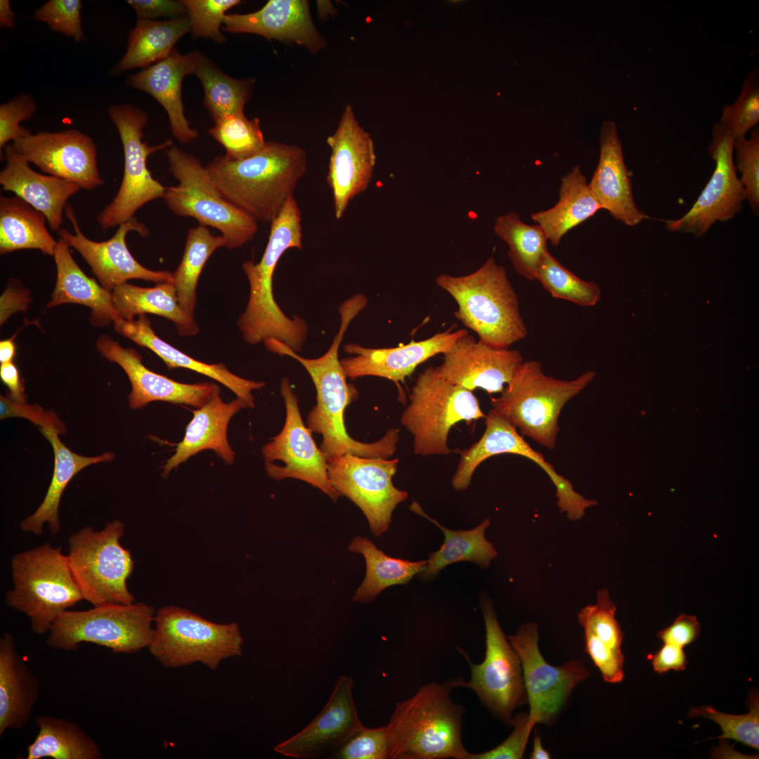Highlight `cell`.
Listing matches in <instances>:
<instances>
[{
	"label": "cell",
	"instance_id": "cell-3",
	"mask_svg": "<svg viewBox=\"0 0 759 759\" xmlns=\"http://www.w3.org/2000/svg\"><path fill=\"white\" fill-rule=\"evenodd\" d=\"M301 214L294 195L289 197L277 218L271 223L268 241L261 260L246 261L242 270L249 284V297L238 326L245 342L258 344L275 339L295 352L299 351L308 335V325L297 316L288 318L275 301L273 278L284 252L302 248Z\"/></svg>",
	"mask_w": 759,
	"mask_h": 759
},
{
	"label": "cell",
	"instance_id": "cell-26",
	"mask_svg": "<svg viewBox=\"0 0 759 759\" xmlns=\"http://www.w3.org/2000/svg\"><path fill=\"white\" fill-rule=\"evenodd\" d=\"M486 429L480 439L469 449L472 459L481 464L487 458L502 453H512L530 459L550 477L556 488L557 507L572 521L580 519L585 510L597 502L577 493L571 481L558 474L543 454L535 450L517 429L492 409L486 415Z\"/></svg>",
	"mask_w": 759,
	"mask_h": 759
},
{
	"label": "cell",
	"instance_id": "cell-47",
	"mask_svg": "<svg viewBox=\"0 0 759 759\" xmlns=\"http://www.w3.org/2000/svg\"><path fill=\"white\" fill-rule=\"evenodd\" d=\"M259 119H247L244 112L221 117L214 122L209 134L226 149L225 156L242 160L261 150L266 141Z\"/></svg>",
	"mask_w": 759,
	"mask_h": 759
},
{
	"label": "cell",
	"instance_id": "cell-11",
	"mask_svg": "<svg viewBox=\"0 0 759 759\" xmlns=\"http://www.w3.org/2000/svg\"><path fill=\"white\" fill-rule=\"evenodd\" d=\"M125 525L119 519L100 530L86 526L68 538L67 554L84 599L93 606L130 604L135 597L127 588L134 562L120 543Z\"/></svg>",
	"mask_w": 759,
	"mask_h": 759
},
{
	"label": "cell",
	"instance_id": "cell-45",
	"mask_svg": "<svg viewBox=\"0 0 759 759\" xmlns=\"http://www.w3.org/2000/svg\"><path fill=\"white\" fill-rule=\"evenodd\" d=\"M195 74L203 86L204 104L214 122L228 115L244 112V106L251 95L252 79H236L226 74L202 54Z\"/></svg>",
	"mask_w": 759,
	"mask_h": 759
},
{
	"label": "cell",
	"instance_id": "cell-39",
	"mask_svg": "<svg viewBox=\"0 0 759 759\" xmlns=\"http://www.w3.org/2000/svg\"><path fill=\"white\" fill-rule=\"evenodd\" d=\"M46 218L17 195L0 196V253L37 249L53 256L58 241L46 227Z\"/></svg>",
	"mask_w": 759,
	"mask_h": 759
},
{
	"label": "cell",
	"instance_id": "cell-9",
	"mask_svg": "<svg viewBox=\"0 0 759 759\" xmlns=\"http://www.w3.org/2000/svg\"><path fill=\"white\" fill-rule=\"evenodd\" d=\"M154 622L148 649L166 668L199 662L214 670L223 660L242 655L243 640L235 622L216 623L175 606L160 609Z\"/></svg>",
	"mask_w": 759,
	"mask_h": 759
},
{
	"label": "cell",
	"instance_id": "cell-44",
	"mask_svg": "<svg viewBox=\"0 0 759 759\" xmlns=\"http://www.w3.org/2000/svg\"><path fill=\"white\" fill-rule=\"evenodd\" d=\"M226 247L223 235H214L202 225L188 230L182 259L172 273V283L175 287L181 307L194 317L196 306V290L202 271L212 254L219 248Z\"/></svg>",
	"mask_w": 759,
	"mask_h": 759
},
{
	"label": "cell",
	"instance_id": "cell-34",
	"mask_svg": "<svg viewBox=\"0 0 759 759\" xmlns=\"http://www.w3.org/2000/svg\"><path fill=\"white\" fill-rule=\"evenodd\" d=\"M69 244L60 238L53 255L57 278L47 307L74 303L91 309V323L106 326L120 318L114 306L112 293L88 277L74 260Z\"/></svg>",
	"mask_w": 759,
	"mask_h": 759
},
{
	"label": "cell",
	"instance_id": "cell-7",
	"mask_svg": "<svg viewBox=\"0 0 759 759\" xmlns=\"http://www.w3.org/2000/svg\"><path fill=\"white\" fill-rule=\"evenodd\" d=\"M11 566L13 588L5 602L28 617L37 635L48 633L63 612L84 599L61 547L46 543L18 552Z\"/></svg>",
	"mask_w": 759,
	"mask_h": 759
},
{
	"label": "cell",
	"instance_id": "cell-14",
	"mask_svg": "<svg viewBox=\"0 0 759 759\" xmlns=\"http://www.w3.org/2000/svg\"><path fill=\"white\" fill-rule=\"evenodd\" d=\"M481 607L486 630L485 657L481 663H473L459 649L470 667V678L460 687L473 690L482 704L500 720L512 725L514 711L527 701L520 659L505 635L493 604L482 598Z\"/></svg>",
	"mask_w": 759,
	"mask_h": 759
},
{
	"label": "cell",
	"instance_id": "cell-12",
	"mask_svg": "<svg viewBox=\"0 0 759 759\" xmlns=\"http://www.w3.org/2000/svg\"><path fill=\"white\" fill-rule=\"evenodd\" d=\"M155 611L143 602L93 606L63 612L52 625L46 644L52 649L74 651L82 642L105 647L113 653L131 654L148 647Z\"/></svg>",
	"mask_w": 759,
	"mask_h": 759
},
{
	"label": "cell",
	"instance_id": "cell-15",
	"mask_svg": "<svg viewBox=\"0 0 759 759\" xmlns=\"http://www.w3.org/2000/svg\"><path fill=\"white\" fill-rule=\"evenodd\" d=\"M327 463L331 486L361 510L373 535L387 531L394 510L408 497L392 482L398 460L346 453L329 458Z\"/></svg>",
	"mask_w": 759,
	"mask_h": 759
},
{
	"label": "cell",
	"instance_id": "cell-22",
	"mask_svg": "<svg viewBox=\"0 0 759 759\" xmlns=\"http://www.w3.org/2000/svg\"><path fill=\"white\" fill-rule=\"evenodd\" d=\"M354 680L344 675L319 714L301 731L278 744L275 752L296 759L329 755L363 726L353 699Z\"/></svg>",
	"mask_w": 759,
	"mask_h": 759
},
{
	"label": "cell",
	"instance_id": "cell-55",
	"mask_svg": "<svg viewBox=\"0 0 759 759\" xmlns=\"http://www.w3.org/2000/svg\"><path fill=\"white\" fill-rule=\"evenodd\" d=\"M37 110V105L30 95L18 96L0 105V148L11 141L30 134L20 126L22 121L30 119Z\"/></svg>",
	"mask_w": 759,
	"mask_h": 759
},
{
	"label": "cell",
	"instance_id": "cell-50",
	"mask_svg": "<svg viewBox=\"0 0 759 759\" xmlns=\"http://www.w3.org/2000/svg\"><path fill=\"white\" fill-rule=\"evenodd\" d=\"M758 122V70H753L746 77L737 99L723 107L719 123L735 139L745 137Z\"/></svg>",
	"mask_w": 759,
	"mask_h": 759
},
{
	"label": "cell",
	"instance_id": "cell-52",
	"mask_svg": "<svg viewBox=\"0 0 759 759\" xmlns=\"http://www.w3.org/2000/svg\"><path fill=\"white\" fill-rule=\"evenodd\" d=\"M733 150L736 152V170L741 173L739 179L746 195V200L755 215L759 212V129L758 126L750 131V137L733 139Z\"/></svg>",
	"mask_w": 759,
	"mask_h": 759
},
{
	"label": "cell",
	"instance_id": "cell-21",
	"mask_svg": "<svg viewBox=\"0 0 759 759\" xmlns=\"http://www.w3.org/2000/svg\"><path fill=\"white\" fill-rule=\"evenodd\" d=\"M15 150L41 171L92 190L103 183L92 138L76 129L28 134L13 141Z\"/></svg>",
	"mask_w": 759,
	"mask_h": 759
},
{
	"label": "cell",
	"instance_id": "cell-37",
	"mask_svg": "<svg viewBox=\"0 0 759 759\" xmlns=\"http://www.w3.org/2000/svg\"><path fill=\"white\" fill-rule=\"evenodd\" d=\"M114 306L120 318L133 320L136 316L153 314L172 321L181 337L195 335L199 327L194 317L179 305L172 283L142 287L128 283L117 285L112 292Z\"/></svg>",
	"mask_w": 759,
	"mask_h": 759
},
{
	"label": "cell",
	"instance_id": "cell-63",
	"mask_svg": "<svg viewBox=\"0 0 759 759\" xmlns=\"http://www.w3.org/2000/svg\"><path fill=\"white\" fill-rule=\"evenodd\" d=\"M14 336L11 338L0 342V362L6 363L12 362L15 354V345L13 341Z\"/></svg>",
	"mask_w": 759,
	"mask_h": 759
},
{
	"label": "cell",
	"instance_id": "cell-53",
	"mask_svg": "<svg viewBox=\"0 0 759 759\" xmlns=\"http://www.w3.org/2000/svg\"><path fill=\"white\" fill-rule=\"evenodd\" d=\"M390 737L387 726H363L335 751L327 755L337 759H389Z\"/></svg>",
	"mask_w": 759,
	"mask_h": 759
},
{
	"label": "cell",
	"instance_id": "cell-29",
	"mask_svg": "<svg viewBox=\"0 0 759 759\" xmlns=\"http://www.w3.org/2000/svg\"><path fill=\"white\" fill-rule=\"evenodd\" d=\"M200 53L181 54L174 49L164 59L131 75L128 85L153 96L164 108L174 137L188 143L197 137L184 115L181 85L183 78L195 74Z\"/></svg>",
	"mask_w": 759,
	"mask_h": 759
},
{
	"label": "cell",
	"instance_id": "cell-17",
	"mask_svg": "<svg viewBox=\"0 0 759 759\" xmlns=\"http://www.w3.org/2000/svg\"><path fill=\"white\" fill-rule=\"evenodd\" d=\"M280 391L286 408L285 424L261 450L268 475L276 480L305 481L337 501L340 495L330 483L327 458L303 422L297 398L286 377L281 380Z\"/></svg>",
	"mask_w": 759,
	"mask_h": 759
},
{
	"label": "cell",
	"instance_id": "cell-10",
	"mask_svg": "<svg viewBox=\"0 0 759 759\" xmlns=\"http://www.w3.org/2000/svg\"><path fill=\"white\" fill-rule=\"evenodd\" d=\"M485 417L473 391L450 383L429 366L417 377L401 422L413 436L415 454L448 455L451 427Z\"/></svg>",
	"mask_w": 759,
	"mask_h": 759
},
{
	"label": "cell",
	"instance_id": "cell-5",
	"mask_svg": "<svg viewBox=\"0 0 759 759\" xmlns=\"http://www.w3.org/2000/svg\"><path fill=\"white\" fill-rule=\"evenodd\" d=\"M436 283L456 301L455 318L474 331L479 342L509 349L526 337L518 296L505 268L493 256L471 273H442Z\"/></svg>",
	"mask_w": 759,
	"mask_h": 759
},
{
	"label": "cell",
	"instance_id": "cell-25",
	"mask_svg": "<svg viewBox=\"0 0 759 759\" xmlns=\"http://www.w3.org/2000/svg\"><path fill=\"white\" fill-rule=\"evenodd\" d=\"M96 345L104 358L117 363L127 375L131 384L129 405L132 409L158 401L199 408L209 401L217 387L216 384L206 382L181 383L156 373L142 363L136 350L122 346L108 335L101 336Z\"/></svg>",
	"mask_w": 759,
	"mask_h": 759
},
{
	"label": "cell",
	"instance_id": "cell-30",
	"mask_svg": "<svg viewBox=\"0 0 759 759\" xmlns=\"http://www.w3.org/2000/svg\"><path fill=\"white\" fill-rule=\"evenodd\" d=\"M6 164L0 184L43 213L51 230L59 231L67 200L81 187L73 182L34 171L12 145L6 146Z\"/></svg>",
	"mask_w": 759,
	"mask_h": 759
},
{
	"label": "cell",
	"instance_id": "cell-24",
	"mask_svg": "<svg viewBox=\"0 0 759 759\" xmlns=\"http://www.w3.org/2000/svg\"><path fill=\"white\" fill-rule=\"evenodd\" d=\"M467 330L453 331L449 328L429 338L411 341L390 348H368L357 344H347L344 351L354 355L340 360L347 377L355 379L363 376H375L393 381L400 389V382L413 374L416 368L429 358L445 353Z\"/></svg>",
	"mask_w": 759,
	"mask_h": 759
},
{
	"label": "cell",
	"instance_id": "cell-4",
	"mask_svg": "<svg viewBox=\"0 0 759 759\" xmlns=\"http://www.w3.org/2000/svg\"><path fill=\"white\" fill-rule=\"evenodd\" d=\"M462 678L426 684L396 704L387 725L389 759H467L462 738L466 708L450 696Z\"/></svg>",
	"mask_w": 759,
	"mask_h": 759
},
{
	"label": "cell",
	"instance_id": "cell-20",
	"mask_svg": "<svg viewBox=\"0 0 759 759\" xmlns=\"http://www.w3.org/2000/svg\"><path fill=\"white\" fill-rule=\"evenodd\" d=\"M65 214L72 223L74 233L65 228L60 229L58 231L60 238L79 252L105 290L111 292L130 279H141L157 284L172 283V273L144 267L129 250L126 236L129 231H136L141 236L149 233L145 225L135 217L120 224L110 239L96 242L89 239L82 232L71 205H66Z\"/></svg>",
	"mask_w": 759,
	"mask_h": 759
},
{
	"label": "cell",
	"instance_id": "cell-32",
	"mask_svg": "<svg viewBox=\"0 0 759 759\" xmlns=\"http://www.w3.org/2000/svg\"><path fill=\"white\" fill-rule=\"evenodd\" d=\"M113 325L117 332L153 351L169 370L183 368L207 376L231 389L247 407L254 406L252 392L265 386L264 382L246 379L232 373L223 363H205L181 351L155 334L145 315L138 316L136 320L119 318Z\"/></svg>",
	"mask_w": 759,
	"mask_h": 759
},
{
	"label": "cell",
	"instance_id": "cell-28",
	"mask_svg": "<svg viewBox=\"0 0 759 759\" xmlns=\"http://www.w3.org/2000/svg\"><path fill=\"white\" fill-rule=\"evenodd\" d=\"M597 166L589 183L602 209L628 226L649 217L637 207L633 197L630 176L624 162L622 144L614 122L604 121L599 136Z\"/></svg>",
	"mask_w": 759,
	"mask_h": 759
},
{
	"label": "cell",
	"instance_id": "cell-33",
	"mask_svg": "<svg viewBox=\"0 0 759 759\" xmlns=\"http://www.w3.org/2000/svg\"><path fill=\"white\" fill-rule=\"evenodd\" d=\"M39 695L38 679L18 654L13 636L4 633L0 639V736L25 726Z\"/></svg>",
	"mask_w": 759,
	"mask_h": 759
},
{
	"label": "cell",
	"instance_id": "cell-6",
	"mask_svg": "<svg viewBox=\"0 0 759 759\" xmlns=\"http://www.w3.org/2000/svg\"><path fill=\"white\" fill-rule=\"evenodd\" d=\"M595 377L588 370L572 380L557 379L545 375L539 361H523L500 395L491 398V409L523 436L553 450L562 410Z\"/></svg>",
	"mask_w": 759,
	"mask_h": 759
},
{
	"label": "cell",
	"instance_id": "cell-41",
	"mask_svg": "<svg viewBox=\"0 0 759 759\" xmlns=\"http://www.w3.org/2000/svg\"><path fill=\"white\" fill-rule=\"evenodd\" d=\"M39 730L27 747L26 759H101L103 754L94 739L78 725L63 718L39 715Z\"/></svg>",
	"mask_w": 759,
	"mask_h": 759
},
{
	"label": "cell",
	"instance_id": "cell-48",
	"mask_svg": "<svg viewBox=\"0 0 759 759\" xmlns=\"http://www.w3.org/2000/svg\"><path fill=\"white\" fill-rule=\"evenodd\" d=\"M749 712L742 715L722 713L711 706L693 707L689 709L690 718L702 717L718 724L722 734L719 739H733L754 749H759V697L754 689L748 696Z\"/></svg>",
	"mask_w": 759,
	"mask_h": 759
},
{
	"label": "cell",
	"instance_id": "cell-27",
	"mask_svg": "<svg viewBox=\"0 0 759 759\" xmlns=\"http://www.w3.org/2000/svg\"><path fill=\"white\" fill-rule=\"evenodd\" d=\"M223 24L226 32L256 34L268 39L296 43L313 53L325 46L305 0H270L254 13H226Z\"/></svg>",
	"mask_w": 759,
	"mask_h": 759
},
{
	"label": "cell",
	"instance_id": "cell-62",
	"mask_svg": "<svg viewBox=\"0 0 759 759\" xmlns=\"http://www.w3.org/2000/svg\"><path fill=\"white\" fill-rule=\"evenodd\" d=\"M15 17L8 0L0 1V27L12 28L15 25Z\"/></svg>",
	"mask_w": 759,
	"mask_h": 759
},
{
	"label": "cell",
	"instance_id": "cell-54",
	"mask_svg": "<svg viewBox=\"0 0 759 759\" xmlns=\"http://www.w3.org/2000/svg\"><path fill=\"white\" fill-rule=\"evenodd\" d=\"M80 0H49L35 13L34 19L47 24L54 32L73 38L84 39Z\"/></svg>",
	"mask_w": 759,
	"mask_h": 759
},
{
	"label": "cell",
	"instance_id": "cell-18",
	"mask_svg": "<svg viewBox=\"0 0 759 759\" xmlns=\"http://www.w3.org/2000/svg\"><path fill=\"white\" fill-rule=\"evenodd\" d=\"M708 151L715 163L712 176L685 214L666 221L667 230L701 237L715 222L741 211L746 195L733 160V138L719 122L713 125Z\"/></svg>",
	"mask_w": 759,
	"mask_h": 759
},
{
	"label": "cell",
	"instance_id": "cell-40",
	"mask_svg": "<svg viewBox=\"0 0 759 759\" xmlns=\"http://www.w3.org/2000/svg\"><path fill=\"white\" fill-rule=\"evenodd\" d=\"M410 509L439 527L444 536L441 547L429 554L424 569L418 573L421 578H432L446 566L459 562H471L486 568L497 557L493 543L485 538V531L491 524L490 518L473 529L456 531L443 526L427 516L417 502H413Z\"/></svg>",
	"mask_w": 759,
	"mask_h": 759
},
{
	"label": "cell",
	"instance_id": "cell-43",
	"mask_svg": "<svg viewBox=\"0 0 759 759\" xmlns=\"http://www.w3.org/2000/svg\"><path fill=\"white\" fill-rule=\"evenodd\" d=\"M494 232L507 245L517 273L528 280H536L538 268L548 251V239L542 227L526 224L517 212H511L495 219Z\"/></svg>",
	"mask_w": 759,
	"mask_h": 759
},
{
	"label": "cell",
	"instance_id": "cell-56",
	"mask_svg": "<svg viewBox=\"0 0 759 759\" xmlns=\"http://www.w3.org/2000/svg\"><path fill=\"white\" fill-rule=\"evenodd\" d=\"M513 730L509 737L496 747L479 753H469L467 759H521L530 733L533 728L528 721V714L519 713L512 718Z\"/></svg>",
	"mask_w": 759,
	"mask_h": 759
},
{
	"label": "cell",
	"instance_id": "cell-8",
	"mask_svg": "<svg viewBox=\"0 0 759 759\" xmlns=\"http://www.w3.org/2000/svg\"><path fill=\"white\" fill-rule=\"evenodd\" d=\"M166 153L169 170L179 181L177 186L167 187L162 197L173 213L219 230L228 249L240 247L253 239L258 222L222 196L195 156L174 145Z\"/></svg>",
	"mask_w": 759,
	"mask_h": 759
},
{
	"label": "cell",
	"instance_id": "cell-23",
	"mask_svg": "<svg viewBox=\"0 0 759 759\" xmlns=\"http://www.w3.org/2000/svg\"><path fill=\"white\" fill-rule=\"evenodd\" d=\"M523 361L519 351L491 346L467 333L443 353L442 363L436 368L451 384L491 394L502 391Z\"/></svg>",
	"mask_w": 759,
	"mask_h": 759
},
{
	"label": "cell",
	"instance_id": "cell-13",
	"mask_svg": "<svg viewBox=\"0 0 759 759\" xmlns=\"http://www.w3.org/2000/svg\"><path fill=\"white\" fill-rule=\"evenodd\" d=\"M108 114L115 124L122 141L124 168L119 190L113 200L97 216L101 228L109 229L131 219L146 203L164 195L166 187L155 180L147 167V159L153 153L172 144L168 140L150 146L143 141V129L148 114L129 104L113 105Z\"/></svg>",
	"mask_w": 759,
	"mask_h": 759
},
{
	"label": "cell",
	"instance_id": "cell-31",
	"mask_svg": "<svg viewBox=\"0 0 759 759\" xmlns=\"http://www.w3.org/2000/svg\"><path fill=\"white\" fill-rule=\"evenodd\" d=\"M220 393L217 386L209 401L193 411V419L186 427L183 440L176 445L174 455L163 465V476H167L180 464L207 449L213 450L226 464L233 463L235 453L228 441V425L236 413L247 406L239 398L225 403Z\"/></svg>",
	"mask_w": 759,
	"mask_h": 759
},
{
	"label": "cell",
	"instance_id": "cell-38",
	"mask_svg": "<svg viewBox=\"0 0 759 759\" xmlns=\"http://www.w3.org/2000/svg\"><path fill=\"white\" fill-rule=\"evenodd\" d=\"M189 31L186 16L164 21L138 19L129 32L126 51L112 72L117 74L136 67L145 69L164 59Z\"/></svg>",
	"mask_w": 759,
	"mask_h": 759
},
{
	"label": "cell",
	"instance_id": "cell-1",
	"mask_svg": "<svg viewBox=\"0 0 759 759\" xmlns=\"http://www.w3.org/2000/svg\"><path fill=\"white\" fill-rule=\"evenodd\" d=\"M361 311L355 301H345L339 307L341 325L329 349L317 358H306L283 342L271 340L267 349L289 356L299 361L310 375L316 390V405L306 417L307 427L323 436L320 449L327 459L346 453L363 457L389 459L397 450L399 429L392 427L378 441L362 443L351 438L346 430L345 408L358 397L356 387L347 377L339 359V345L351 322Z\"/></svg>",
	"mask_w": 759,
	"mask_h": 759
},
{
	"label": "cell",
	"instance_id": "cell-35",
	"mask_svg": "<svg viewBox=\"0 0 759 759\" xmlns=\"http://www.w3.org/2000/svg\"><path fill=\"white\" fill-rule=\"evenodd\" d=\"M41 432L49 441L53 449V474L42 502L33 514L21 521L20 527L23 532L40 536L44 532V525L47 524L50 532L56 535L60 530L58 516L60 499L70 480L86 467L98 462L111 461L115 455L111 453L95 457L79 455L71 451L61 442L58 436V433L54 429L41 427Z\"/></svg>",
	"mask_w": 759,
	"mask_h": 759
},
{
	"label": "cell",
	"instance_id": "cell-19",
	"mask_svg": "<svg viewBox=\"0 0 759 759\" xmlns=\"http://www.w3.org/2000/svg\"><path fill=\"white\" fill-rule=\"evenodd\" d=\"M326 141L331 150L327 183L335 217L340 219L350 202L368 188L376 154L370 134L361 126L351 105L346 106L336 131Z\"/></svg>",
	"mask_w": 759,
	"mask_h": 759
},
{
	"label": "cell",
	"instance_id": "cell-57",
	"mask_svg": "<svg viewBox=\"0 0 759 759\" xmlns=\"http://www.w3.org/2000/svg\"><path fill=\"white\" fill-rule=\"evenodd\" d=\"M1 419L8 417H22L41 427H51L58 434L65 432L64 424L54 412H46L37 405H27L12 401L1 395Z\"/></svg>",
	"mask_w": 759,
	"mask_h": 759
},
{
	"label": "cell",
	"instance_id": "cell-51",
	"mask_svg": "<svg viewBox=\"0 0 759 759\" xmlns=\"http://www.w3.org/2000/svg\"><path fill=\"white\" fill-rule=\"evenodd\" d=\"M194 37L210 38L218 43L226 41L220 27L226 11L241 4L239 0H183Z\"/></svg>",
	"mask_w": 759,
	"mask_h": 759
},
{
	"label": "cell",
	"instance_id": "cell-49",
	"mask_svg": "<svg viewBox=\"0 0 759 759\" xmlns=\"http://www.w3.org/2000/svg\"><path fill=\"white\" fill-rule=\"evenodd\" d=\"M616 607L607 589L597 591V601L583 608L578 614L584 637L610 648L621 650L623 633L616 619Z\"/></svg>",
	"mask_w": 759,
	"mask_h": 759
},
{
	"label": "cell",
	"instance_id": "cell-58",
	"mask_svg": "<svg viewBox=\"0 0 759 759\" xmlns=\"http://www.w3.org/2000/svg\"><path fill=\"white\" fill-rule=\"evenodd\" d=\"M700 628L695 616L681 614L670 626L658 632L656 636L663 643L684 648L697 640Z\"/></svg>",
	"mask_w": 759,
	"mask_h": 759
},
{
	"label": "cell",
	"instance_id": "cell-46",
	"mask_svg": "<svg viewBox=\"0 0 759 759\" xmlns=\"http://www.w3.org/2000/svg\"><path fill=\"white\" fill-rule=\"evenodd\" d=\"M536 280L552 297L571 301L580 306H593L599 301V286L584 280L562 265L547 251L538 268Z\"/></svg>",
	"mask_w": 759,
	"mask_h": 759
},
{
	"label": "cell",
	"instance_id": "cell-61",
	"mask_svg": "<svg viewBox=\"0 0 759 759\" xmlns=\"http://www.w3.org/2000/svg\"><path fill=\"white\" fill-rule=\"evenodd\" d=\"M0 377L9 389L8 397L15 402L25 403L26 396L16 365L13 362L2 363L0 367Z\"/></svg>",
	"mask_w": 759,
	"mask_h": 759
},
{
	"label": "cell",
	"instance_id": "cell-59",
	"mask_svg": "<svg viewBox=\"0 0 759 759\" xmlns=\"http://www.w3.org/2000/svg\"><path fill=\"white\" fill-rule=\"evenodd\" d=\"M126 3L134 9L138 19L155 20L160 17L174 19L186 13L181 1L128 0Z\"/></svg>",
	"mask_w": 759,
	"mask_h": 759
},
{
	"label": "cell",
	"instance_id": "cell-64",
	"mask_svg": "<svg viewBox=\"0 0 759 759\" xmlns=\"http://www.w3.org/2000/svg\"><path fill=\"white\" fill-rule=\"evenodd\" d=\"M550 754L549 752L543 747L542 741L540 737L537 734L536 729H535V734L533 742V750L529 755L531 759H550Z\"/></svg>",
	"mask_w": 759,
	"mask_h": 759
},
{
	"label": "cell",
	"instance_id": "cell-60",
	"mask_svg": "<svg viewBox=\"0 0 759 759\" xmlns=\"http://www.w3.org/2000/svg\"><path fill=\"white\" fill-rule=\"evenodd\" d=\"M687 664L683 648L671 644L663 646L652 656V666L655 673L663 674L670 670H683Z\"/></svg>",
	"mask_w": 759,
	"mask_h": 759
},
{
	"label": "cell",
	"instance_id": "cell-2",
	"mask_svg": "<svg viewBox=\"0 0 759 759\" xmlns=\"http://www.w3.org/2000/svg\"><path fill=\"white\" fill-rule=\"evenodd\" d=\"M306 165L299 146L270 141L250 157L219 155L205 167L224 198L257 222L271 224L293 196Z\"/></svg>",
	"mask_w": 759,
	"mask_h": 759
},
{
	"label": "cell",
	"instance_id": "cell-42",
	"mask_svg": "<svg viewBox=\"0 0 759 759\" xmlns=\"http://www.w3.org/2000/svg\"><path fill=\"white\" fill-rule=\"evenodd\" d=\"M348 549L361 554L366 564L365 578L352 597L356 603H370L387 588L406 584L422 572L427 564V560L411 562L389 557L362 536L355 537Z\"/></svg>",
	"mask_w": 759,
	"mask_h": 759
},
{
	"label": "cell",
	"instance_id": "cell-36",
	"mask_svg": "<svg viewBox=\"0 0 759 759\" xmlns=\"http://www.w3.org/2000/svg\"><path fill=\"white\" fill-rule=\"evenodd\" d=\"M559 195L554 206L531 215L554 247L569 231L602 209L579 166L573 167L561 178Z\"/></svg>",
	"mask_w": 759,
	"mask_h": 759
},
{
	"label": "cell",
	"instance_id": "cell-16",
	"mask_svg": "<svg viewBox=\"0 0 759 759\" xmlns=\"http://www.w3.org/2000/svg\"><path fill=\"white\" fill-rule=\"evenodd\" d=\"M507 638L520 659L530 725L534 727L538 723L551 724L575 687L588 679L590 671L580 660L559 666L547 663L538 647L536 623L522 624Z\"/></svg>",
	"mask_w": 759,
	"mask_h": 759
}]
</instances>
